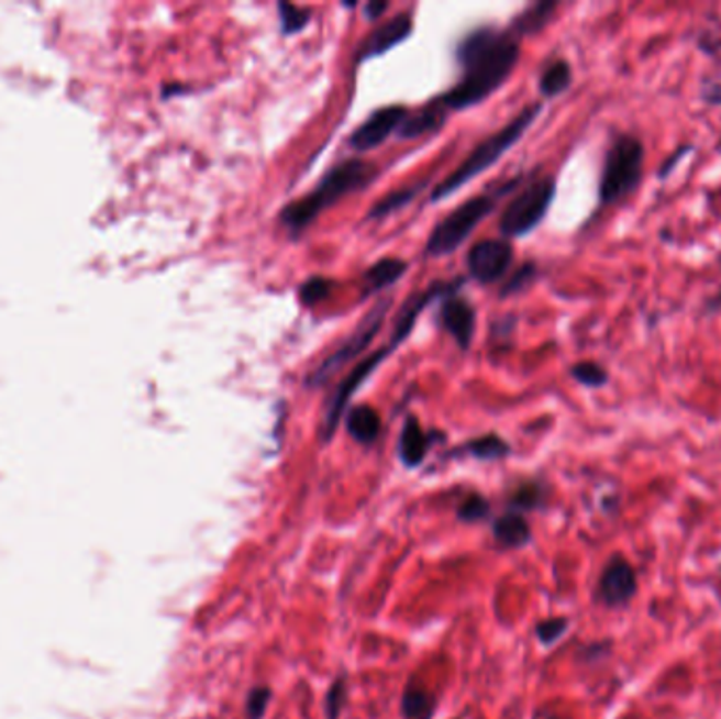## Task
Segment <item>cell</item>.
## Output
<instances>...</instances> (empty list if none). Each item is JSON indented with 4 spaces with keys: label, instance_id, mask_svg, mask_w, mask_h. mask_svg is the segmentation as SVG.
Listing matches in <instances>:
<instances>
[{
    "label": "cell",
    "instance_id": "1",
    "mask_svg": "<svg viewBox=\"0 0 721 719\" xmlns=\"http://www.w3.org/2000/svg\"><path fill=\"white\" fill-rule=\"evenodd\" d=\"M519 36L513 30L479 27L458 45L463 78L447 93L435 98L445 110H466L498 91L515 70L519 62Z\"/></svg>",
    "mask_w": 721,
    "mask_h": 719
},
{
    "label": "cell",
    "instance_id": "2",
    "mask_svg": "<svg viewBox=\"0 0 721 719\" xmlns=\"http://www.w3.org/2000/svg\"><path fill=\"white\" fill-rule=\"evenodd\" d=\"M376 176L378 169L371 163H365L360 158H346L334 165L307 197L284 207L279 220L287 231L298 234L309 229L325 209L334 207L340 199L357 192L360 188H367L376 180Z\"/></svg>",
    "mask_w": 721,
    "mask_h": 719
},
{
    "label": "cell",
    "instance_id": "3",
    "mask_svg": "<svg viewBox=\"0 0 721 719\" xmlns=\"http://www.w3.org/2000/svg\"><path fill=\"white\" fill-rule=\"evenodd\" d=\"M542 112V103H532L528 108H523L511 123H507L504 128L498 129L496 133H491L490 137H486L479 146L473 148V153L464 158L463 163L445 178L439 181L431 195V203H439L447 197H452L454 192H458L464 184L475 180L477 176L486 174L493 163H498L509 148H513L521 140V135L525 133V129L532 128L534 121L539 119Z\"/></svg>",
    "mask_w": 721,
    "mask_h": 719
},
{
    "label": "cell",
    "instance_id": "4",
    "mask_svg": "<svg viewBox=\"0 0 721 719\" xmlns=\"http://www.w3.org/2000/svg\"><path fill=\"white\" fill-rule=\"evenodd\" d=\"M644 142L635 135H617L603 158V172L599 180V203L614 206L633 195L644 176Z\"/></svg>",
    "mask_w": 721,
    "mask_h": 719
},
{
    "label": "cell",
    "instance_id": "5",
    "mask_svg": "<svg viewBox=\"0 0 721 719\" xmlns=\"http://www.w3.org/2000/svg\"><path fill=\"white\" fill-rule=\"evenodd\" d=\"M496 195L473 197L461 207H456L450 215H445L431 232L424 254L429 257H443L454 254L464 241L475 232V229L490 215L496 207Z\"/></svg>",
    "mask_w": 721,
    "mask_h": 719
},
{
    "label": "cell",
    "instance_id": "6",
    "mask_svg": "<svg viewBox=\"0 0 721 719\" xmlns=\"http://www.w3.org/2000/svg\"><path fill=\"white\" fill-rule=\"evenodd\" d=\"M557 186L551 176L530 181L500 215V232L504 239H521L541 226L553 206Z\"/></svg>",
    "mask_w": 721,
    "mask_h": 719
},
{
    "label": "cell",
    "instance_id": "7",
    "mask_svg": "<svg viewBox=\"0 0 721 719\" xmlns=\"http://www.w3.org/2000/svg\"><path fill=\"white\" fill-rule=\"evenodd\" d=\"M388 305L390 302L385 300L378 307L369 310L363 317L359 328L344 340V344L337 346L330 357L321 361L314 367V372H310L309 378H307V386L309 388H321V386L328 385L337 372H342V367H346L351 361L357 360L359 355H363L369 349V344L374 342V338L378 335L382 323H385Z\"/></svg>",
    "mask_w": 721,
    "mask_h": 719
},
{
    "label": "cell",
    "instance_id": "8",
    "mask_svg": "<svg viewBox=\"0 0 721 719\" xmlns=\"http://www.w3.org/2000/svg\"><path fill=\"white\" fill-rule=\"evenodd\" d=\"M406 338L403 335L395 334L392 332V338H390V342H388L387 346L385 349H380L378 353H374V355H369V357H365V360H360L359 365L337 385V388L334 390V395H332V399L328 401V411H325V420H323V439H332V435L335 433V429H337V424H340V420H342V413H344V410H346V406H348V401L353 399V395L359 390L360 385L385 363V361L401 346V342H403Z\"/></svg>",
    "mask_w": 721,
    "mask_h": 719
},
{
    "label": "cell",
    "instance_id": "9",
    "mask_svg": "<svg viewBox=\"0 0 721 719\" xmlns=\"http://www.w3.org/2000/svg\"><path fill=\"white\" fill-rule=\"evenodd\" d=\"M513 264V247L507 239H484L475 243L466 256L473 279L490 285L507 275Z\"/></svg>",
    "mask_w": 721,
    "mask_h": 719
},
{
    "label": "cell",
    "instance_id": "10",
    "mask_svg": "<svg viewBox=\"0 0 721 719\" xmlns=\"http://www.w3.org/2000/svg\"><path fill=\"white\" fill-rule=\"evenodd\" d=\"M408 114H410V108L399 106V103L376 110L360 128L353 131V135L348 137V146L355 153H369V151L382 146L395 131H399L401 123L408 119Z\"/></svg>",
    "mask_w": 721,
    "mask_h": 719
},
{
    "label": "cell",
    "instance_id": "11",
    "mask_svg": "<svg viewBox=\"0 0 721 719\" xmlns=\"http://www.w3.org/2000/svg\"><path fill=\"white\" fill-rule=\"evenodd\" d=\"M640 591L635 567L629 564L622 555L612 557L597 583V599L606 608H624L633 601V597Z\"/></svg>",
    "mask_w": 721,
    "mask_h": 719
},
{
    "label": "cell",
    "instance_id": "12",
    "mask_svg": "<svg viewBox=\"0 0 721 719\" xmlns=\"http://www.w3.org/2000/svg\"><path fill=\"white\" fill-rule=\"evenodd\" d=\"M412 30L413 20L410 13H399V15L390 18L388 22L380 24L365 36V41L357 49V64L380 57L390 49H395L397 45L406 43L412 36Z\"/></svg>",
    "mask_w": 721,
    "mask_h": 719
},
{
    "label": "cell",
    "instance_id": "13",
    "mask_svg": "<svg viewBox=\"0 0 721 719\" xmlns=\"http://www.w3.org/2000/svg\"><path fill=\"white\" fill-rule=\"evenodd\" d=\"M475 309L461 298H447L441 305V325L456 340V344L466 351L475 335Z\"/></svg>",
    "mask_w": 721,
    "mask_h": 719
},
{
    "label": "cell",
    "instance_id": "14",
    "mask_svg": "<svg viewBox=\"0 0 721 719\" xmlns=\"http://www.w3.org/2000/svg\"><path fill=\"white\" fill-rule=\"evenodd\" d=\"M408 273V262L399 257H382L363 275V298H369L399 281Z\"/></svg>",
    "mask_w": 721,
    "mask_h": 719
},
{
    "label": "cell",
    "instance_id": "15",
    "mask_svg": "<svg viewBox=\"0 0 721 719\" xmlns=\"http://www.w3.org/2000/svg\"><path fill=\"white\" fill-rule=\"evenodd\" d=\"M445 121H447V112L433 100V102L422 106L420 110L410 112L397 133L401 140H413L420 135L437 133L439 129L445 125Z\"/></svg>",
    "mask_w": 721,
    "mask_h": 719
},
{
    "label": "cell",
    "instance_id": "16",
    "mask_svg": "<svg viewBox=\"0 0 721 719\" xmlns=\"http://www.w3.org/2000/svg\"><path fill=\"white\" fill-rule=\"evenodd\" d=\"M429 435L422 431L420 422L415 418H408L399 438V458L403 461L406 466H418L424 461L426 452H429Z\"/></svg>",
    "mask_w": 721,
    "mask_h": 719
},
{
    "label": "cell",
    "instance_id": "17",
    "mask_svg": "<svg viewBox=\"0 0 721 719\" xmlns=\"http://www.w3.org/2000/svg\"><path fill=\"white\" fill-rule=\"evenodd\" d=\"M380 429H382L380 416L371 406H357L346 416L348 435L363 445H371L380 435Z\"/></svg>",
    "mask_w": 721,
    "mask_h": 719
},
{
    "label": "cell",
    "instance_id": "18",
    "mask_svg": "<svg viewBox=\"0 0 721 719\" xmlns=\"http://www.w3.org/2000/svg\"><path fill=\"white\" fill-rule=\"evenodd\" d=\"M493 539L498 540L502 546L519 549L530 542L532 532H530V526L523 515L504 513L502 517H498L493 523Z\"/></svg>",
    "mask_w": 721,
    "mask_h": 719
},
{
    "label": "cell",
    "instance_id": "19",
    "mask_svg": "<svg viewBox=\"0 0 721 719\" xmlns=\"http://www.w3.org/2000/svg\"><path fill=\"white\" fill-rule=\"evenodd\" d=\"M424 186H426V181H420V184H413V186H408V188H399V190L388 192L385 199H380L376 206L369 209L367 220H385L388 215H392L395 211L410 206L413 199L424 190Z\"/></svg>",
    "mask_w": 721,
    "mask_h": 719
},
{
    "label": "cell",
    "instance_id": "20",
    "mask_svg": "<svg viewBox=\"0 0 721 719\" xmlns=\"http://www.w3.org/2000/svg\"><path fill=\"white\" fill-rule=\"evenodd\" d=\"M572 85V68L566 59H555L542 70L539 87H541L542 98L551 100L562 93H566Z\"/></svg>",
    "mask_w": 721,
    "mask_h": 719
},
{
    "label": "cell",
    "instance_id": "21",
    "mask_svg": "<svg viewBox=\"0 0 721 719\" xmlns=\"http://www.w3.org/2000/svg\"><path fill=\"white\" fill-rule=\"evenodd\" d=\"M555 11H557V2H536V4L528 7L523 13L517 15V20L513 22L511 30L515 32L519 38H521L523 34L541 32L542 27L551 22V18H553Z\"/></svg>",
    "mask_w": 721,
    "mask_h": 719
},
{
    "label": "cell",
    "instance_id": "22",
    "mask_svg": "<svg viewBox=\"0 0 721 719\" xmlns=\"http://www.w3.org/2000/svg\"><path fill=\"white\" fill-rule=\"evenodd\" d=\"M401 709L406 719H431L435 714V698L418 686H410L403 694Z\"/></svg>",
    "mask_w": 721,
    "mask_h": 719
},
{
    "label": "cell",
    "instance_id": "23",
    "mask_svg": "<svg viewBox=\"0 0 721 719\" xmlns=\"http://www.w3.org/2000/svg\"><path fill=\"white\" fill-rule=\"evenodd\" d=\"M464 452H468L470 456H475L479 461H498V458H504L511 452V447L502 439L488 435V438L475 439V441L466 443Z\"/></svg>",
    "mask_w": 721,
    "mask_h": 719
},
{
    "label": "cell",
    "instance_id": "24",
    "mask_svg": "<svg viewBox=\"0 0 721 719\" xmlns=\"http://www.w3.org/2000/svg\"><path fill=\"white\" fill-rule=\"evenodd\" d=\"M569 376L578 385L587 386V388H601V386L608 385V380H610L606 367H601L595 361H580V363L572 365Z\"/></svg>",
    "mask_w": 721,
    "mask_h": 719
},
{
    "label": "cell",
    "instance_id": "25",
    "mask_svg": "<svg viewBox=\"0 0 721 719\" xmlns=\"http://www.w3.org/2000/svg\"><path fill=\"white\" fill-rule=\"evenodd\" d=\"M279 20H281V32L285 36L298 34L310 24L309 9H300L291 2H279Z\"/></svg>",
    "mask_w": 721,
    "mask_h": 719
},
{
    "label": "cell",
    "instance_id": "26",
    "mask_svg": "<svg viewBox=\"0 0 721 719\" xmlns=\"http://www.w3.org/2000/svg\"><path fill=\"white\" fill-rule=\"evenodd\" d=\"M334 283L325 277H310L300 285V300L304 307H317L332 294Z\"/></svg>",
    "mask_w": 721,
    "mask_h": 719
},
{
    "label": "cell",
    "instance_id": "27",
    "mask_svg": "<svg viewBox=\"0 0 721 719\" xmlns=\"http://www.w3.org/2000/svg\"><path fill=\"white\" fill-rule=\"evenodd\" d=\"M567 627H569L567 618H546L536 627V633L544 645H551L566 635Z\"/></svg>",
    "mask_w": 721,
    "mask_h": 719
},
{
    "label": "cell",
    "instance_id": "28",
    "mask_svg": "<svg viewBox=\"0 0 721 719\" xmlns=\"http://www.w3.org/2000/svg\"><path fill=\"white\" fill-rule=\"evenodd\" d=\"M488 513H490V502L484 496H477V494L468 496L458 509V517L463 521H479Z\"/></svg>",
    "mask_w": 721,
    "mask_h": 719
},
{
    "label": "cell",
    "instance_id": "29",
    "mask_svg": "<svg viewBox=\"0 0 721 719\" xmlns=\"http://www.w3.org/2000/svg\"><path fill=\"white\" fill-rule=\"evenodd\" d=\"M544 500V491L539 484H525L523 488L517 489L513 496V505L519 509H536Z\"/></svg>",
    "mask_w": 721,
    "mask_h": 719
},
{
    "label": "cell",
    "instance_id": "30",
    "mask_svg": "<svg viewBox=\"0 0 721 719\" xmlns=\"http://www.w3.org/2000/svg\"><path fill=\"white\" fill-rule=\"evenodd\" d=\"M534 277H536V266L534 264H523L519 270H515L513 279L504 285L502 296H511V294H517V291L530 287V283L534 281Z\"/></svg>",
    "mask_w": 721,
    "mask_h": 719
},
{
    "label": "cell",
    "instance_id": "31",
    "mask_svg": "<svg viewBox=\"0 0 721 719\" xmlns=\"http://www.w3.org/2000/svg\"><path fill=\"white\" fill-rule=\"evenodd\" d=\"M273 693L268 688H256L254 693L247 696V716L249 719H262L268 705H270Z\"/></svg>",
    "mask_w": 721,
    "mask_h": 719
},
{
    "label": "cell",
    "instance_id": "32",
    "mask_svg": "<svg viewBox=\"0 0 721 719\" xmlns=\"http://www.w3.org/2000/svg\"><path fill=\"white\" fill-rule=\"evenodd\" d=\"M700 100L709 106H721V70L716 77L705 80L700 89Z\"/></svg>",
    "mask_w": 721,
    "mask_h": 719
},
{
    "label": "cell",
    "instance_id": "33",
    "mask_svg": "<svg viewBox=\"0 0 721 719\" xmlns=\"http://www.w3.org/2000/svg\"><path fill=\"white\" fill-rule=\"evenodd\" d=\"M342 705H344V682H335L332 690L328 693V703H325L328 718L337 719L342 711Z\"/></svg>",
    "mask_w": 721,
    "mask_h": 719
},
{
    "label": "cell",
    "instance_id": "34",
    "mask_svg": "<svg viewBox=\"0 0 721 719\" xmlns=\"http://www.w3.org/2000/svg\"><path fill=\"white\" fill-rule=\"evenodd\" d=\"M688 153H692V146H679V148H677V151H675V153H673V155L661 165V169H658V178H661V180H667L670 176V172H673V169H675V167L688 156Z\"/></svg>",
    "mask_w": 721,
    "mask_h": 719
},
{
    "label": "cell",
    "instance_id": "35",
    "mask_svg": "<svg viewBox=\"0 0 721 719\" xmlns=\"http://www.w3.org/2000/svg\"><path fill=\"white\" fill-rule=\"evenodd\" d=\"M385 11H388V2H378V0H374V2H367V4H365V18L371 20V22L378 20V18H382Z\"/></svg>",
    "mask_w": 721,
    "mask_h": 719
},
{
    "label": "cell",
    "instance_id": "36",
    "mask_svg": "<svg viewBox=\"0 0 721 719\" xmlns=\"http://www.w3.org/2000/svg\"><path fill=\"white\" fill-rule=\"evenodd\" d=\"M698 47H700L702 52L713 55V53H718V49H720L721 41L720 38H716L713 34H702L700 41H698Z\"/></svg>",
    "mask_w": 721,
    "mask_h": 719
}]
</instances>
